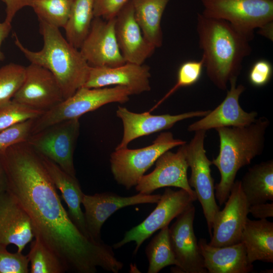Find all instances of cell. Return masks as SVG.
<instances>
[{"label":"cell","mask_w":273,"mask_h":273,"mask_svg":"<svg viewBox=\"0 0 273 273\" xmlns=\"http://www.w3.org/2000/svg\"><path fill=\"white\" fill-rule=\"evenodd\" d=\"M8 190L29 216L35 238L59 258L66 271L95 273L98 267L113 273L123 264L113 248L85 236L70 219L40 155L27 141L0 152Z\"/></svg>","instance_id":"1"},{"label":"cell","mask_w":273,"mask_h":273,"mask_svg":"<svg viewBox=\"0 0 273 273\" xmlns=\"http://www.w3.org/2000/svg\"><path fill=\"white\" fill-rule=\"evenodd\" d=\"M196 30L207 75L216 87L225 90L232 79H238L244 59L251 54L253 33L202 13L197 14Z\"/></svg>","instance_id":"2"},{"label":"cell","mask_w":273,"mask_h":273,"mask_svg":"<svg viewBox=\"0 0 273 273\" xmlns=\"http://www.w3.org/2000/svg\"><path fill=\"white\" fill-rule=\"evenodd\" d=\"M269 124L267 118L261 117L248 125L215 129L219 138V151L211 162L220 174V180L214 186L220 205L228 198L238 171L262 153Z\"/></svg>","instance_id":"3"},{"label":"cell","mask_w":273,"mask_h":273,"mask_svg":"<svg viewBox=\"0 0 273 273\" xmlns=\"http://www.w3.org/2000/svg\"><path fill=\"white\" fill-rule=\"evenodd\" d=\"M43 39L42 49L29 50L16 34L15 43L31 63L49 70L56 78L64 99L72 96L86 81L90 66L79 49L73 47L62 35L59 28L38 20Z\"/></svg>","instance_id":"4"},{"label":"cell","mask_w":273,"mask_h":273,"mask_svg":"<svg viewBox=\"0 0 273 273\" xmlns=\"http://www.w3.org/2000/svg\"><path fill=\"white\" fill-rule=\"evenodd\" d=\"M131 95L130 90L122 86L100 88L82 86L72 96L34 119L31 134L38 132L57 123L79 119L84 114L110 103H125L128 101Z\"/></svg>","instance_id":"5"},{"label":"cell","mask_w":273,"mask_h":273,"mask_svg":"<svg viewBox=\"0 0 273 273\" xmlns=\"http://www.w3.org/2000/svg\"><path fill=\"white\" fill-rule=\"evenodd\" d=\"M186 142L174 138L171 132L160 133L152 144L146 147L115 150L110 155L111 169L116 182L129 190L164 152Z\"/></svg>","instance_id":"6"},{"label":"cell","mask_w":273,"mask_h":273,"mask_svg":"<svg viewBox=\"0 0 273 273\" xmlns=\"http://www.w3.org/2000/svg\"><path fill=\"white\" fill-rule=\"evenodd\" d=\"M79 119L62 121L31 134L26 141L38 153L76 177L73 153L79 134Z\"/></svg>","instance_id":"7"},{"label":"cell","mask_w":273,"mask_h":273,"mask_svg":"<svg viewBox=\"0 0 273 273\" xmlns=\"http://www.w3.org/2000/svg\"><path fill=\"white\" fill-rule=\"evenodd\" d=\"M205 130L195 131L193 138L186 144V157L191 174L188 179L190 187L194 188L200 203L211 237L214 221L220 210L216 203L214 179L211 176V161L207 157L204 148Z\"/></svg>","instance_id":"8"},{"label":"cell","mask_w":273,"mask_h":273,"mask_svg":"<svg viewBox=\"0 0 273 273\" xmlns=\"http://www.w3.org/2000/svg\"><path fill=\"white\" fill-rule=\"evenodd\" d=\"M206 16L225 20L253 33L273 21V0H201Z\"/></svg>","instance_id":"9"},{"label":"cell","mask_w":273,"mask_h":273,"mask_svg":"<svg viewBox=\"0 0 273 273\" xmlns=\"http://www.w3.org/2000/svg\"><path fill=\"white\" fill-rule=\"evenodd\" d=\"M197 199L185 190L174 191L166 188L153 211L141 223L126 232L123 239L114 244L113 248L118 249L133 241L135 243L134 254H136L145 240L157 231L168 226Z\"/></svg>","instance_id":"10"},{"label":"cell","mask_w":273,"mask_h":273,"mask_svg":"<svg viewBox=\"0 0 273 273\" xmlns=\"http://www.w3.org/2000/svg\"><path fill=\"white\" fill-rule=\"evenodd\" d=\"M195 215V207L192 203L169 228L170 243L176 262L173 272H207L194 231Z\"/></svg>","instance_id":"11"},{"label":"cell","mask_w":273,"mask_h":273,"mask_svg":"<svg viewBox=\"0 0 273 273\" xmlns=\"http://www.w3.org/2000/svg\"><path fill=\"white\" fill-rule=\"evenodd\" d=\"M186 144L180 146L176 152L168 150L162 154L156 161L154 170L139 179L135 186L136 192L149 195L159 188L174 187L197 197L188 181Z\"/></svg>","instance_id":"12"},{"label":"cell","mask_w":273,"mask_h":273,"mask_svg":"<svg viewBox=\"0 0 273 273\" xmlns=\"http://www.w3.org/2000/svg\"><path fill=\"white\" fill-rule=\"evenodd\" d=\"M222 210L214 221L211 240L214 247H224L240 242L249 213V204L242 191L241 181H235Z\"/></svg>","instance_id":"13"},{"label":"cell","mask_w":273,"mask_h":273,"mask_svg":"<svg viewBox=\"0 0 273 273\" xmlns=\"http://www.w3.org/2000/svg\"><path fill=\"white\" fill-rule=\"evenodd\" d=\"M115 18L94 17L79 50L91 67H116L125 61L115 32Z\"/></svg>","instance_id":"14"},{"label":"cell","mask_w":273,"mask_h":273,"mask_svg":"<svg viewBox=\"0 0 273 273\" xmlns=\"http://www.w3.org/2000/svg\"><path fill=\"white\" fill-rule=\"evenodd\" d=\"M161 195L139 193L132 196L122 197L111 192L96 193L93 195L84 194L82 204L85 209L84 219L90 238L97 242L103 241L101 237L102 225L116 211L136 204L157 203Z\"/></svg>","instance_id":"15"},{"label":"cell","mask_w":273,"mask_h":273,"mask_svg":"<svg viewBox=\"0 0 273 273\" xmlns=\"http://www.w3.org/2000/svg\"><path fill=\"white\" fill-rule=\"evenodd\" d=\"M12 100L46 112L64 100L61 87L47 69L30 63L25 67V76Z\"/></svg>","instance_id":"16"},{"label":"cell","mask_w":273,"mask_h":273,"mask_svg":"<svg viewBox=\"0 0 273 273\" xmlns=\"http://www.w3.org/2000/svg\"><path fill=\"white\" fill-rule=\"evenodd\" d=\"M209 110L190 111L177 115H152L150 111L136 113L118 106L116 115L123 123L122 140L115 150L127 148L128 144L139 137L169 129L176 123L189 118L203 117Z\"/></svg>","instance_id":"17"},{"label":"cell","mask_w":273,"mask_h":273,"mask_svg":"<svg viewBox=\"0 0 273 273\" xmlns=\"http://www.w3.org/2000/svg\"><path fill=\"white\" fill-rule=\"evenodd\" d=\"M237 79L230 81V88L223 101L202 118L191 124L188 130L207 131L222 127H239L248 125L255 121L258 116L256 111L247 112L241 107L239 98L246 88L242 84L237 85Z\"/></svg>","instance_id":"18"},{"label":"cell","mask_w":273,"mask_h":273,"mask_svg":"<svg viewBox=\"0 0 273 273\" xmlns=\"http://www.w3.org/2000/svg\"><path fill=\"white\" fill-rule=\"evenodd\" d=\"M150 67L145 64L125 62L116 67H91L83 86L100 88L119 85L128 88L132 95L151 90Z\"/></svg>","instance_id":"19"},{"label":"cell","mask_w":273,"mask_h":273,"mask_svg":"<svg viewBox=\"0 0 273 273\" xmlns=\"http://www.w3.org/2000/svg\"><path fill=\"white\" fill-rule=\"evenodd\" d=\"M115 32L126 62L143 64L156 49L144 37L135 19L131 1L116 16Z\"/></svg>","instance_id":"20"},{"label":"cell","mask_w":273,"mask_h":273,"mask_svg":"<svg viewBox=\"0 0 273 273\" xmlns=\"http://www.w3.org/2000/svg\"><path fill=\"white\" fill-rule=\"evenodd\" d=\"M35 237L31 220L8 192L0 195V245L14 244L22 252Z\"/></svg>","instance_id":"21"},{"label":"cell","mask_w":273,"mask_h":273,"mask_svg":"<svg viewBox=\"0 0 273 273\" xmlns=\"http://www.w3.org/2000/svg\"><path fill=\"white\" fill-rule=\"evenodd\" d=\"M198 245L207 272L248 273L253 269L241 242L228 246L214 247L210 246L205 239H200Z\"/></svg>","instance_id":"22"},{"label":"cell","mask_w":273,"mask_h":273,"mask_svg":"<svg viewBox=\"0 0 273 273\" xmlns=\"http://www.w3.org/2000/svg\"><path fill=\"white\" fill-rule=\"evenodd\" d=\"M39 155L53 182L67 205L70 219L85 236L93 240L87 231L84 213L81 208L84 193L76 177L64 171L47 157Z\"/></svg>","instance_id":"23"},{"label":"cell","mask_w":273,"mask_h":273,"mask_svg":"<svg viewBox=\"0 0 273 273\" xmlns=\"http://www.w3.org/2000/svg\"><path fill=\"white\" fill-rule=\"evenodd\" d=\"M240 242L245 248L248 261L273 262V222L266 219H247Z\"/></svg>","instance_id":"24"},{"label":"cell","mask_w":273,"mask_h":273,"mask_svg":"<svg viewBox=\"0 0 273 273\" xmlns=\"http://www.w3.org/2000/svg\"><path fill=\"white\" fill-rule=\"evenodd\" d=\"M241 186L249 205L273 201V161L256 164L242 177Z\"/></svg>","instance_id":"25"},{"label":"cell","mask_w":273,"mask_h":273,"mask_svg":"<svg viewBox=\"0 0 273 273\" xmlns=\"http://www.w3.org/2000/svg\"><path fill=\"white\" fill-rule=\"evenodd\" d=\"M170 0H131L135 19L145 38L156 48L161 47V20Z\"/></svg>","instance_id":"26"},{"label":"cell","mask_w":273,"mask_h":273,"mask_svg":"<svg viewBox=\"0 0 273 273\" xmlns=\"http://www.w3.org/2000/svg\"><path fill=\"white\" fill-rule=\"evenodd\" d=\"M95 0H73L70 16L64 29L66 39L79 49L87 36L94 18Z\"/></svg>","instance_id":"27"},{"label":"cell","mask_w":273,"mask_h":273,"mask_svg":"<svg viewBox=\"0 0 273 273\" xmlns=\"http://www.w3.org/2000/svg\"><path fill=\"white\" fill-rule=\"evenodd\" d=\"M149 262L148 273H158L163 268L176 262L169 237V227L166 226L151 240L146 248Z\"/></svg>","instance_id":"28"},{"label":"cell","mask_w":273,"mask_h":273,"mask_svg":"<svg viewBox=\"0 0 273 273\" xmlns=\"http://www.w3.org/2000/svg\"><path fill=\"white\" fill-rule=\"evenodd\" d=\"M73 0H34L31 7L38 19L59 28H65Z\"/></svg>","instance_id":"29"},{"label":"cell","mask_w":273,"mask_h":273,"mask_svg":"<svg viewBox=\"0 0 273 273\" xmlns=\"http://www.w3.org/2000/svg\"><path fill=\"white\" fill-rule=\"evenodd\" d=\"M27 256L31 263V273L66 272L58 256L38 238L31 243Z\"/></svg>","instance_id":"30"},{"label":"cell","mask_w":273,"mask_h":273,"mask_svg":"<svg viewBox=\"0 0 273 273\" xmlns=\"http://www.w3.org/2000/svg\"><path fill=\"white\" fill-rule=\"evenodd\" d=\"M25 67L9 63L0 68V107L10 102L21 87Z\"/></svg>","instance_id":"31"},{"label":"cell","mask_w":273,"mask_h":273,"mask_svg":"<svg viewBox=\"0 0 273 273\" xmlns=\"http://www.w3.org/2000/svg\"><path fill=\"white\" fill-rule=\"evenodd\" d=\"M44 112L12 99L0 107V132L17 124L35 119Z\"/></svg>","instance_id":"32"},{"label":"cell","mask_w":273,"mask_h":273,"mask_svg":"<svg viewBox=\"0 0 273 273\" xmlns=\"http://www.w3.org/2000/svg\"><path fill=\"white\" fill-rule=\"evenodd\" d=\"M203 68L204 62L202 58L199 61H188L181 64L177 71V81L175 85L149 111L156 109L179 88L191 86L198 82L201 76Z\"/></svg>","instance_id":"33"},{"label":"cell","mask_w":273,"mask_h":273,"mask_svg":"<svg viewBox=\"0 0 273 273\" xmlns=\"http://www.w3.org/2000/svg\"><path fill=\"white\" fill-rule=\"evenodd\" d=\"M7 246L0 245V273H27L29 260L27 255L17 251L11 253Z\"/></svg>","instance_id":"34"},{"label":"cell","mask_w":273,"mask_h":273,"mask_svg":"<svg viewBox=\"0 0 273 273\" xmlns=\"http://www.w3.org/2000/svg\"><path fill=\"white\" fill-rule=\"evenodd\" d=\"M34 119L11 126L0 132V152L9 147L27 140L31 135Z\"/></svg>","instance_id":"35"},{"label":"cell","mask_w":273,"mask_h":273,"mask_svg":"<svg viewBox=\"0 0 273 273\" xmlns=\"http://www.w3.org/2000/svg\"><path fill=\"white\" fill-rule=\"evenodd\" d=\"M272 74L271 63L266 60H259L254 62L250 70L249 81L254 86L261 87L270 81Z\"/></svg>","instance_id":"36"},{"label":"cell","mask_w":273,"mask_h":273,"mask_svg":"<svg viewBox=\"0 0 273 273\" xmlns=\"http://www.w3.org/2000/svg\"><path fill=\"white\" fill-rule=\"evenodd\" d=\"M131 0H95L94 17L109 20L116 17L118 13Z\"/></svg>","instance_id":"37"},{"label":"cell","mask_w":273,"mask_h":273,"mask_svg":"<svg viewBox=\"0 0 273 273\" xmlns=\"http://www.w3.org/2000/svg\"><path fill=\"white\" fill-rule=\"evenodd\" d=\"M34 0H2L6 5V18L5 21L12 22L16 13L25 7H31Z\"/></svg>","instance_id":"38"},{"label":"cell","mask_w":273,"mask_h":273,"mask_svg":"<svg viewBox=\"0 0 273 273\" xmlns=\"http://www.w3.org/2000/svg\"><path fill=\"white\" fill-rule=\"evenodd\" d=\"M249 213L256 218L266 219L273 217V203H260L249 206Z\"/></svg>","instance_id":"39"},{"label":"cell","mask_w":273,"mask_h":273,"mask_svg":"<svg viewBox=\"0 0 273 273\" xmlns=\"http://www.w3.org/2000/svg\"><path fill=\"white\" fill-rule=\"evenodd\" d=\"M12 28L11 23L4 21L0 23V61L3 60L4 55L1 51V47L3 41L7 37Z\"/></svg>","instance_id":"40"},{"label":"cell","mask_w":273,"mask_h":273,"mask_svg":"<svg viewBox=\"0 0 273 273\" xmlns=\"http://www.w3.org/2000/svg\"><path fill=\"white\" fill-rule=\"evenodd\" d=\"M8 190L7 178L0 158V195Z\"/></svg>","instance_id":"41"},{"label":"cell","mask_w":273,"mask_h":273,"mask_svg":"<svg viewBox=\"0 0 273 273\" xmlns=\"http://www.w3.org/2000/svg\"><path fill=\"white\" fill-rule=\"evenodd\" d=\"M272 24L273 21L270 22L258 28L259 29V33L267 38L272 40Z\"/></svg>","instance_id":"42"}]
</instances>
